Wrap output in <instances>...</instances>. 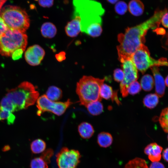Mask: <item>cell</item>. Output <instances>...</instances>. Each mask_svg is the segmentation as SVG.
<instances>
[{"instance_id": "f546056e", "label": "cell", "mask_w": 168, "mask_h": 168, "mask_svg": "<svg viewBox=\"0 0 168 168\" xmlns=\"http://www.w3.org/2000/svg\"><path fill=\"white\" fill-rule=\"evenodd\" d=\"M128 9V5L123 1H119L116 3L114 7L115 12L117 14L123 15L127 12Z\"/></svg>"}, {"instance_id": "ab89813d", "label": "cell", "mask_w": 168, "mask_h": 168, "mask_svg": "<svg viewBox=\"0 0 168 168\" xmlns=\"http://www.w3.org/2000/svg\"><path fill=\"white\" fill-rule=\"evenodd\" d=\"M162 156L164 159L168 162V148L166 149L163 151Z\"/></svg>"}, {"instance_id": "ac0fdd59", "label": "cell", "mask_w": 168, "mask_h": 168, "mask_svg": "<svg viewBox=\"0 0 168 168\" xmlns=\"http://www.w3.org/2000/svg\"><path fill=\"white\" fill-rule=\"evenodd\" d=\"M40 30L43 36L48 38H53L57 32L55 25L49 22H46L43 24L41 27Z\"/></svg>"}, {"instance_id": "8fae6325", "label": "cell", "mask_w": 168, "mask_h": 168, "mask_svg": "<svg viewBox=\"0 0 168 168\" xmlns=\"http://www.w3.org/2000/svg\"><path fill=\"white\" fill-rule=\"evenodd\" d=\"M45 54L44 50L40 45L35 44L27 49L25 53V58L30 65L37 66L40 63Z\"/></svg>"}, {"instance_id": "9c48e42d", "label": "cell", "mask_w": 168, "mask_h": 168, "mask_svg": "<svg viewBox=\"0 0 168 168\" xmlns=\"http://www.w3.org/2000/svg\"><path fill=\"white\" fill-rule=\"evenodd\" d=\"M122 67L124 73L123 80L120 82V89L123 97L128 95V88L133 82L138 78V70L131 58L126 59L121 62Z\"/></svg>"}, {"instance_id": "83f0119b", "label": "cell", "mask_w": 168, "mask_h": 168, "mask_svg": "<svg viewBox=\"0 0 168 168\" xmlns=\"http://www.w3.org/2000/svg\"><path fill=\"white\" fill-rule=\"evenodd\" d=\"M15 119V115L9 111L0 109V120L6 119L9 125L13 124Z\"/></svg>"}, {"instance_id": "b9f144b4", "label": "cell", "mask_w": 168, "mask_h": 168, "mask_svg": "<svg viewBox=\"0 0 168 168\" xmlns=\"http://www.w3.org/2000/svg\"><path fill=\"white\" fill-rule=\"evenodd\" d=\"M107 2L110 3L114 4L116 3L119 0H106Z\"/></svg>"}, {"instance_id": "ee69618b", "label": "cell", "mask_w": 168, "mask_h": 168, "mask_svg": "<svg viewBox=\"0 0 168 168\" xmlns=\"http://www.w3.org/2000/svg\"><path fill=\"white\" fill-rule=\"evenodd\" d=\"M165 82V85L168 87V75L166 78Z\"/></svg>"}, {"instance_id": "5bb4252c", "label": "cell", "mask_w": 168, "mask_h": 168, "mask_svg": "<svg viewBox=\"0 0 168 168\" xmlns=\"http://www.w3.org/2000/svg\"><path fill=\"white\" fill-rule=\"evenodd\" d=\"M163 148L156 143H151L145 148L144 152L148 156L149 160L153 162L159 161L161 159V153Z\"/></svg>"}, {"instance_id": "6da1fadb", "label": "cell", "mask_w": 168, "mask_h": 168, "mask_svg": "<svg viewBox=\"0 0 168 168\" xmlns=\"http://www.w3.org/2000/svg\"><path fill=\"white\" fill-rule=\"evenodd\" d=\"M166 10H156L154 15L147 21L136 26L128 28L125 33L119 34L118 40L119 44L117 46L119 58L121 63L131 58L133 53L145 41V36L150 28L158 26Z\"/></svg>"}, {"instance_id": "e575fe53", "label": "cell", "mask_w": 168, "mask_h": 168, "mask_svg": "<svg viewBox=\"0 0 168 168\" xmlns=\"http://www.w3.org/2000/svg\"><path fill=\"white\" fill-rule=\"evenodd\" d=\"M24 51L22 49H19L15 52L12 55L13 59L17 60L21 58L22 54Z\"/></svg>"}, {"instance_id": "d590c367", "label": "cell", "mask_w": 168, "mask_h": 168, "mask_svg": "<svg viewBox=\"0 0 168 168\" xmlns=\"http://www.w3.org/2000/svg\"><path fill=\"white\" fill-rule=\"evenodd\" d=\"M161 21L165 27L168 28V13H166L163 15Z\"/></svg>"}, {"instance_id": "74e56055", "label": "cell", "mask_w": 168, "mask_h": 168, "mask_svg": "<svg viewBox=\"0 0 168 168\" xmlns=\"http://www.w3.org/2000/svg\"><path fill=\"white\" fill-rule=\"evenodd\" d=\"M149 168H165L164 165L158 161L153 162L150 165Z\"/></svg>"}, {"instance_id": "d6a6232c", "label": "cell", "mask_w": 168, "mask_h": 168, "mask_svg": "<svg viewBox=\"0 0 168 168\" xmlns=\"http://www.w3.org/2000/svg\"><path fill=\"white\" fill-rule=\"evenodd\" d=\"M53 154V151L50 149H48L43 152L41 157L47 163L49 162L50 159Z\"/></svg>"}, {"instance_id": "44dd1931", "label": "cell", "mask_w": 168, "mask_h": 168, "mask_svg": "<svg viewBox=\"0 0 168 168\" xmlns=\"http://www.w3.org/2000/svg\"><path fill=\"white\" fill-rule=\"evenodd\" d=\"M86 107L89 112L93 115H99L103 111V105L100 101L92 102L88 104Z\"/></svg>"}, {"instance_id": "7bdbcfd3", "label": "cell", "mask_w": 168, "mask_h": 168, "mask_svg": "<svg viewBox=\"0 0 168 168\" xmlns=\"http://www.w3.org/2000/svg\"><path fill=\"white\" fill-rule=\"evenodd\" d=\"M7 0H0V10L4 4Z\"/></svg>"}, {"instance_id": "5b68a950", "label": "cell", "mask_w": 168, "mask_h": 168, "mask_svg": "<svg viewBox=\"0 0 168 168\" xmlns=\"http://www.w3.org/2000/svg\"><path fill=\"white\" fill-rule=\"evenodd\" d=\"M27 43V36L25 33L8 28L0 34V54L12 56L16 51L25 50Z\"/></svg>"}, {"instance_id": "f35d334b", "label": "cell", "mask_w": 168, "mask_h": 168, "mask_svg": "<svg viewBox=\"0 0 168 168\" xmlns=\"http://www.w3.org/2000/svg\"><path fill=\"white\" fill-rule=\"evenodd\" d=\"M65 54L64 52H61L56 55V58L58 61L61 62L64 60L65 58Z\"/></svg>"}, {"instance_id": "8d00e7d4", "label": "cell", "mask_w": 168, "mask_h": 168, "mask_svg": "<svg viewBox=\"0 0 168 168\" xmlns=\"http://www.w3.org/2000/svg\"><path fill=\"white\" fill-rule=\"evenodd\" d=\"M8 28L0 16V34L6 30Z\"/></svg>"}, {"instance_id": "52a82bcc", "label": "cell", "mask_w": 168, "mask_h": 168, "mask_svg": "<svg viewBox=\"0 0 168 168\" xmlns=\"http://www.w3.org/2000/svg\"><path fill=\"white\" fill-rule=\"evenodd\" d=\"M131 59L138 70L143 74L149 68L154 66H168V61L165 59L156 60L150 56L147 47L142 44L133 54Z\"/></svg>"}, {"instance_id": "484cf974", "label": "cell", "mask_w": 168, "mask_h": 168, "mask_svg": "<svg viewBox=\"0 0 168 168\" xmlns=\"http://www.w3.org/2000/svg\"><path fill=\"white\" fill-rule=\"evenodd\" d=\"M0 109L6 110L12 113L16 111L14 104L6 96L3 97L0 102Z\"/></svg>"}, {"instance_id": "7a4b0ae2", "label": "cell", "mask_w": 168, "mask_h": 168, "mask_svg": "<svg viewBox=\"0 0 168 168\" xmlns=\"http://www.w3.org/2000/svg\"><path fill=\"white\" fill-rule=\"evenodd\" d=\"M74 11L80 16L81 30L93 37L102 32L101 16L104 12L100 3L93 0H73Z\"/></svg>"}, {"instance_id": "30bf717a", "label": "cell", "mask_w": 168, "mask_h": 168, "mask_svg": "<svg viewBox=\"0 0 168 168\" xmlns=\"http://www.w3.org/2000/svg\"><path fill=\"white\" fill-rule=\"evenodd\" d=\"M79 152L66 147L62 148L56 156L58 168H76L80 162Z\"/></svg>"}, {"instance_id": "7402d4cb", "label": "cell", "mask_w": 168, "mask_h": 168, "mask_svg": "<svg viewBox=\"0 0 168 168\" xmlns=\"http://www.w3.org/2000/svg\"><path fill=\"white\" fill-rule=\"evenodd\" d=\"M144 105L147 108H154L159 102L158 96L156 94L151 93L147 95L143 99Z\"/></svg>"}, {"instance_id": "603a6c76", "label": "cell", "mask_w": 168, "mask_h": 168, "mask_svg": "<svg viewBox=\"0 0 168 168\" xmlns=\"http://www.w3.org/2000/svg\"><path fill=\"white\" fill-rule=\"evenodd\" d=\"M141 87L145 91H149L153 88L154 85V80L150 75L147 74L144 75L141 80Z\"/></svg>"}, {"instance_id": "d6986e66", "label": "cell", "mask_w": 168, "mask_h": 168, "mask_svg": "<svg viewBox=\"0 0 168 168\" xmlns=\"http://www.w3.org/2000/svg\"><path fill=\"white\" fill-rule=\"evenodd\" d=\"M46 93L45 95L47 97L53 101H55L59 100L62 96V90L54 86H49Z\"/></svg>"}, {"instance_id": "cb8c5ba5", "label": "cell", "mask_w": 168, "mask_h": 168, "mask_svg": "<svg viewBox=\"0 0 168 168\" xmlns=\"http://www.w3.org/2000/svg\"><path fill=\"white\" fill-rule=\"evenodd\" d=\"M46 147L45 142L42 140L38 139L33 141L30 144V149L34 154H39L43 152Z\"/></svg>"}, {"instance_id": "f1b7e54d", "label": "cell", "mask_w": 168, "mask_h": 168, "mask_svg": "<svg viewBox=\"0 0 168 168\" xmlns=\"http://www.w3.org/2000/svg\"><path fill=\"white\" fill-rule=\"evenodd\" d=\"M47 163L41 157L33 159L30 163V168H48Z\"/></svg>"}, {"instance_id": "8992f818", "label": "cell", "mask_w": 168, "mask_h": 168, "mask_svg": "<svg viewBox=\"0 0 168 168\" xmlns=\"http://www.w3.org/2000/svg\"><path fill=\"white\" fill-rule=\"evenodd\" d=\"M0 16L9 28L25 33L30 26L29 16L24 9L12 5H7L1 10Z\"/></svg>"}, {"instance_id": "d4e9b609", "label": "cell", "mask_w": 168, "mask_h": 168, "mask_svg": "<svg viewBox=\"0 0 168 168\" xmlns=\"http://www.w3.org/2000/svg\"><path fill=\"white\" fill-rule=\"evenodd\" d=\"M124 168H148L146 162L144 159L136 158L129 161Z\"/></svg>"}, {"instance_id": "3957f363", "label": "cell", "mask_w": 168, "mask_h": 168, "mask_svg": "<svg viewBox=\"0 0 168 168\" xmlns=\"http://www.w3.org/2000/svg\"><path fill=\"white\" fill-rule=\"evenodd\" d=\"M39 93L31 83L26 81L7 91L6 96L15 105L16 111L26 109L37 101Z\"/></svg>"}, {"instance_id": "836d02e7", "label": "cell", "mask_w": 168, "mask_h": 168, "mask_svg": "<svg viewBox=\"0 0 168 168\" xmlns=\"http://www.w3.org/2000/svg\"><path fill=\"white\" fill-rule=\"evenodd\" d=\"M40 5L44 7H50L54 4V0H37Z\"/></svg>"}, {"instance_id": "1f68e13d", "label": "cell", "mask_w": 168, "mask_h": 168, "mask_svg": "<svg viewBox=\"0 0 168 168\" xmlns=\"http://www.w3.org/2000/svg\"><path fill=\"white\" fill-rule=\"evenodd\" d=\"M114 80L118 82H121L124 80V73L123 70L117 68L115 69L114 72Z\"/></svg>"}, {"instance_id": "e0dca14e", "label": "cell", "mask_w": 168, "mask_h": 168, "mask_svg": "<svg viewBox=\"0 0 168 168\" xmlns=\"http://www.w3.org/2000/svg\"><path fill=\"white\" fill-rule=\"evenodd\" d=\"M78 131L80 136L83 138H90L94 133V131L92 125L86 122H83L78 126Z\"/></svg>"}, {"instance_id": "277c9868", "label": "cell", "mask_w": 168, "mask_h": 168, "mask_svg": "<svg viewBox=\"0 0 168 168\" xmlns=\"http://www.w3.org/2000/svg\"><path fill=\"white\" fill-rule=\"evenodd\" d=\"M105 80L86 76L80 79L77 84L76 91L81 105L86 107L92 102L101 100L100 90Z\"/></svg>"}, {"instance_id": "4fadbf2b", "label": "cell", "mask_w": 168, "mask_h": 168, "mask_svg": "<svg viewBox=\"0 0 168 168\" xmlns=\"http://www.w3.org/2000/svg\"><path fill=\"white\" fill-rule=\"evenodd\" d=\"M151 68L154 77L156 94L161 97L163 96L165 92L166 85L165 81L157 66H154Z\"/></svg>"}, {"instance_id": "4dcf8cb0", "label": "cell", "mask_w": 168, "mask_h": 168, "mask_svg": "<svg viewBox=\"0 0 168 168\" xmlns=\"http://www.w3.org/2000/svg\"><path fill=\"white\" fill-rule=\"evenodd\" d=\"M141 88L140 84L138 82L134 81L132 82L128 87V93L132 95H134L141 91Z\"/></svg>"}, {"instance_id": "9a60e30c", "label": "cell", "mask_w": 168, "mask_h": 168, "mask_svg": "<svg viewBox=\"0 0 168 168\" xmlns=\"http://www.w3.org/2000/svg\"><path fill=\"white\" fill-rule=\"evenodd\" d=\"M100 95L101 98L106 100L110 99L112 101H115L118 105L121 104L118 97L117 91H113L111 86L105 84L103 83L101 85Z\"/></svg>"}, {"instance_id": "7c38bea8", "label": "cell", "mask_w": 168, "mask_h": 168, "mask_svg": "<svg viewBox=\"0 0 168 168\" xmlns=\"http://www.w3.org/2000/svg\"><path fill=\"white\" fill-rule=\"evenodd\" d=\"M80 18L75 12H73L72 20L65 27V31L68 36L72 37L77 36L81 30Z\"/></svg>"}, {"instance_id": "ba28073f", "label": "cell", "mask_w": 168, "mask_h": 168, "mask_svg": "<svg viewBox=\"0 0 168 168\" xmlns=\"http://www.w3.org/2000/svg\"><path fill=\"white\" fill-rule=\"evenodd\" d=\"M38 108L37 114L40 116L45 112H52L55 114L60 116L72 103L69 99L64 102L52 101L49 100L45 94L39 97L36 103Z\"/></svg>"}, {"instance_id": "60d3db41", "label": "cell", "mask_w": 168, "mask_h": 168, "mask_svg": "<svg viewBox=\"0 0 168 168\" xmlns=\"http://www.w3.org/2000/svg\"><path fill=\"white\" fill-rule=\"evenodd\" d=\"M10 149V147L9 145H6L2 148V151L3 152H6L9 150Z\"/></svg>"}, {"instance_id": "2e32d148", "label": "cell", "mask_w": 168, "mask_h": 168, "mask_svg": "<svg viewBox=\"0 0 168 168\" xmlns=\"http://www.w3.org/2000/svg\"><path fill=\"white\" fill-rule=\"evenodd\" d=\"M128 9L132 15L138 16L143 14L144 6L143 3L140 0H131L129 2Z\"/></svg>"}, {"instance_id": "ffe728a7", "label": "cell", "mask_w": 168, "mask_h": 168, "mask_svg": "<svg viewBox=\"0 0 168 168\" xmlns=\"http://www.w3.org/2000/svg\"><path fill=\"white\" fill-rule=\"evenodd\" d=\"M112 142V137L109 133L102 132L98 135L97 142L99 146L102 147H107L110 146Z\"/></svg>"}, {"instance_id": "4316f807", "label": "cell", "mask_w": 168, "mask_h": 168, "mask_svg": "<svg viewBox=\"0 0 168 168\" xmlns=\"http://www.w3.org/2000/svg\"><path fill=\"white\" fill-rule=\"evenodd\" d=\"M159 121L164 131L168 133V107L162 110L159 117Z\"/></svg>"}, {"instance_id": "f6af8a7d", "label": "cell", "mask_w": 168, "mask_h": 168, "mask_svg": "<svg viewBox=\"0 0 168 168\" xmlns=\"http://www.w3.org/2000/svg\"><path fill=\"white\" fill-rule=\"evenodd\" d=\"M167 138H168V136H167Z\"/></svg>"}]
</instances>
